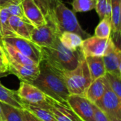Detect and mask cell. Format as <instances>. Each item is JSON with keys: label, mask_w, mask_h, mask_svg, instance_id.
I'll use <instances>...</instances> for the list:
<instances>
[{"label": "cell", "mask_w": 121, "mask_h": 121, "mask_svg": "<svg viewBox=\"0 0 121 121\" xmlns=\"http://www.w3.org/2000/svg\"><path fill=\"white\" fill-rule=\"evenodd\" d=\"M42 12L46 23L53 26L59 35L64 31L78 34L83 39L91 36L84 31L73 11L62 0H34Z\"/></svg>", "instance_id": "6da1fadb"}, {"label": "cell", "mask_w": 121, "mask_h": 121, "mask_svg": "<svg viewBox=\"0 0 121 121\" xmlns=\"http://www.w3.org/2000/svg\"><path fill=\"white\" fill-rule=\"evenodd\" d=\"M39 67L40 73L31 83L55 100L68 104L67 100L70 93L61 71L51 67L43 60H41Z\"/></svg>", "instance_id": "7a4b0ae2"}, {"label": "cell", "mask_w": 121, "mask_h": 121, "mask_svg": "<svg viewBox=\"0 0 121 121\" xmlns=\"http://www.w3.org/2000/svg\"><path fill=\"white\" fill-rule=\"evenodd\" d=\"M41 51L42 60L60 71L75 69L83 56L80 48L72 51L66 48L60 41L59 38L51 46L41 47Z\"/></svg>", "instance_id": "3957f363"}, {"label": "cell", "mask_w": 121, "mask_h": 121, "mask_svg": "<svg viewBox=\"0 0 121 121\" xmlns=\"http://www.w3.org/2000/svg\"><path fill=\"white\" fill-rule=\"evenodd\" d=\"M61 74L70 95L84 96L88 88L93 81L83 55L75 69L61 71Z\"/></svg>", "instance_id": "277c9868"}, {"label": "cell", "mask_w": 121, "mask_h": 121, "mask_svg": "<svg viewBox=\"0 0 121 121\" xmlns=\"http://www.w3.org/2000/svg\"><path fill=\"white\" fill-rule=\"evenodd\" d=\"M17 94L23 103L48 108L51 98L32 83L21 81Z\"/></svg>", "instance_id": "5b68a950"}, {"label": "cell", "mask_w": 121, "mask_h": 121, "mask_svg": "<svg viewBox=\"0 0 121 121\" xmlns=\"http://www.w3.org/2000/svg\"><path fill=\"white\" fill-rule=\"evenodd\" d=\"M115 47V46L110 38H100L93 36L83 39L80 49L84 57H103Z\"/></svg>", "instance_id": "8992f818"}, {"label": "cell", "mask_w": 121, "mask_h": 121, "mask_svg": "<svg viewBox=\"0 0 121 121\" xmlns=\"http://www.w3.org/2000/svg\"><path fill=\"white\" fill-rule=\"evenodd\" d=\"M9 44L15 47L24 56L33 60L37 64H40L42 60L41 47L31 40L22 37H5L2 39Z\"/></svg>", "instance_id": "52a82bcc"}, {"label": "cell", "mask_w": 121, "mask_h": 121, "mask_svg": "<svg viewBox=\"0 0 121 121\" xmlns=\"http://www.w3.org/2000/svg\"><path fill=\"white\" fill-rule=\"evenodd\" d=\"M67 103L82 121H95L93 104L87 98L79 95H69Z\"/></svg>", "instance_id": "ba28073f"}, {"label": "cell", "mask_w": 121, "mask_h": 121, "mask_svg": "<svg viewBox=\"0 0 121 121\" xmlns=\"http://www.w3.org/2000/svg\"><path fill=\"white\" fill-rule=\"evenodd\" d=\"M95 105L109 117L121 119V102L111 89L109 83L103 96Z\"/></svg>", "instance_id": "9c48e42d"}, {"label": "cell", "mask_w": 121, "mask_h": 121, "mask_svg": "<svg viewBox=\"0 0 121 121\" xmlns=\"http://www.w3.org/2000/svg\"><path fill=\"white\" fill-rule=\"evenodd\" d=\"M59 36L56 30L46 23L39 27L33 28L31 33V40L41 47H46L54 43Z\"/></svg>", "instance_id": "30bf717a"}, {"label": "cell", "mask_w": 121, "mask_h": 121, "mask_svg": "<svg viewBox=\"0 0 121 121\" xmlns=\"http://www.w3.org/2000/svg\"><path fill=\"white\" fill-rule=\"evenodd\" d=\"M9 60V73L15 75L21 81L33 83L40 73L39 66H29L19 64L14 60Z\"/></svg>", "instance_id": "8fae6325"}, {"label": "cell", "mask_w": 121, "mask_h": 121, "mask_svg": "<svg viewBox=\"0 0 121 121\" xmlns=\"http://www.w3.org/2000/svg\"><path fill=\"white\" fill-rule=\"evenodd\" d=\"M22 6L28 22L34 27L46 24V19L34 0H22Z\"/></svg>", "instance_id": "7c38bea8"}, {"label": "cell", "mask_w": 121, "mask_h": 121, "mask_svg": "<svg viewBox=\"0 0 121 121\" xmlns=\"http://www.w3.org/2000/svg\"><path fill=\"white\" fill-rule=\"evenodd\" d=\"M48 109L52 112L56 121H79V118L68 104L59 103L51 98Z\"/></svg>", "instance_id": "4fadbf2b"}, {"label": "cell", "mask_w": 121, "mask_h": 121, "mask_svg": "<svg viewBox=\"0 0 121 121\" xmlns=\"http://www.w3.org/2000/svg\"><path fill=\"white\" fill-rule=\"evenodd\" d=\"M108 86V81L105 76L96 78L91 82L84 96L95 104L103 96Z\"/></svg>", "instance_id": "5bb4252c"}, {"label": "cell", "mask_w": 121, "mask_h": 121, "mask_svg": "<svg viewBox=\"0 0 121 121\" xmlns=\"http://www.w3.org/2000/svg\"><path fill=\"white\" fill-rule=\"evenodd\" d=\"M106 73L120 76L119 65L121 60V51L116 46L103 56Z\"/></svg>", "instance_id": "9a60e30c"}, {"label": "cell", "mask_w": 121, "mask_h": 121, "mask_svg": "<svg viewBox=\"0 0 121 121\" xmlns=\"http://www.w3.org/2000/svg\"><path fill=\"white\" fill-rule=\"evenodd\" d=\"M9 24L19 37L31 40V33L34 26L21 18L11 15Z\"/></svg>", "instance_id": "2e32d148"}, {"label": "cell", "mask_w": 121, "mask_h": 121, "mask_svg": "<svg viewBox=\"0 0 121 121\" xmlns=\"http://www.w3.org/2000/svg\"><path fill=\"white\" fill-rule=\"evenodd\" d=\"M85 58L92 81L105 75L106 71L102 56H87Z\"/></svg>", "instance_id": "e0dca14e"}, {"label": "cell", "mask_w": 121, "mask_h": 121, "mask_svg": "<svg viewBox=\"0 0 121 121\" xmlns=\"http://www.w3.org/2000/svg\"><path fill=\"white\" fill-rule=\"evenodd\" d=\"M0 102L17 108L24 109V103L19 98L17 91L9 89L0 82Z\"/></svg>", "instance_id": "ac0fdd59"}, {"label": "cell", "mask_w": 121, "mask_h": 121, "mask_svg": "<svg viewBox=\"0 0 121 121\" xmlns=\"http://www.w3.org/2000/svg\"><path fill=\"white\" fill-rule=\"evenodd\" d=\"M2 45L3 47L7 53V58L9 59H12L14 61L24 64V65H29V66H39L33 60L30 59L29 58L24 56L22 53H21L19 51H18L15 47H14L12 45L9 44V43L2 41Z\"/></svg>", "instance_id": "d6986e66"}, {"label": "cell", "mask_w": 121, "mask_h": 121, "mask_svg": "<svg viewBox=\"0 0 121 121\" xmlns=\"http://www.w3.org/2000/svg\"><path fill=\"white\" fill-rule=\"evenodd\" d=\"M59 40L66 48L72 51H77L80 48L83 39L78 34L64 31L60 34Z\"/></svg>", "instance_id": "ffe728a7"}, {"label": "cell", "mask_w": 121, "mask_h": 121, "mask_svg": "<svg viewBox=\"0 0 121 121\" xmlns=\"http://www.w3.org/2000/svg\"><path fill=\"white\" fill-rule=\"evenodd\" d=\"M111 2V34H121L120 0H110Z\"/></svg>", "instance_id": "44dd1931"}, {"label": "cell", "mask_w": 121, "mask_h": 121, "mask_svg": "<svg viewBox=\"0 0 121 121\" xmlns=\"http://www.w3.org/2000/svg\"><path fill=\"white\" fill-rule=\"evenodd\" d=\"M10 16L11 14L6 7H0V23H1L3 38L18 36L9 24Z\"/></svg>", "instance_id": "7402d4cb"}, {"label": "cell", "mask_w": 121, "mask_h": 121, "mask_svg": "<svg viewBox=\"0 0 121 121\" xmlns=\"http://www.w3.org/2000/svg\"><path fill=\"white\" fill-rule=\"evenodd\" d=\"M24 108L32 112L41 121H56L52 112L46 108L24 103Z\"/></svg>", "instance_id": "603a6c76"}, {"label": "cell", "mask_w": 121, "mask_h": 121, "mask_svg": "<svg viewBox=\"0 0 121 121\" xmlns=\"http://www.w3.org/2000/svg\"><path fill=\"white\" fill-rule=\"evenodd\" d=\"M5 121H24L22 110L12 105L1 103Z\"/></svg>", "instance_id": "cb8c5ba5"}, {"label": "cell", "mask_w": 121, "mask_h": 121, "mask_svg": "<svg viewBox=\"0 0 121 121\" xmlns=\"http://www.w3.org/2000/svg\"><path fill=\"white\" fill-rule=\"evenodd\" d=\"M95 9L100 19H108L111 21L110 0H97Z\"/></svg>", "instance_id": "d4e9b609"}, {"label": "cell", "mask_w": 121, "mask_h": 121, "mask_svg": "<svg viewBox=\"0 0 121 121\" xmlns=\"http://www.w3.org/2000/svg\"><path fill=\"white\" fill-rule=\"evenodd\" d=\"M97 0H73L71 5L73 12H87L95 8Z\"/></svg>", "instance_id": "484cf974"}, {"label": "cell", "mask_w": 121, "mask_h": 121, "mask_svg": "<svg viewBox=\"0 0 121 121\" xmlns=\"http://www.w3.org/2000/svg\"><path fill=\"white\" fill-rule=\"evenodd\" d=\"M112 32L111 21L108 19H100V22L95 29V36L100 38H110Z\"/></svg>", "instance_id": "4316f807"}, {"label": "cell", "mask_w": 121, "mask_h": 121, "mask_svg": "<svg viewBox=\"0 0 121 121\" xmlns=\"http://www.w3.org/2000/svg\"><path fill=\"white\" fill-rule=\"evenodd\" d=\"M105 76L106 77L108 83L111 88V89L113 91V92L115 93L117 97L119 98L120 101L121 102V78L119 76L106 73Z\"/></svg>", "instance_id": "83f0119b"}, {"label": "cell", "mask_w": 121, "mask_h": 121, "mask_svg": "<svg viewBox=\"0 0 121 121\" xmlns=\"http://www.w3.org/2000/svg\"><path fill=\"white\" fill-rule=\"evenodd\" d=\"M7 10L9 11V14L12 16H15V17H18L19 18H21L22 19L27 22L28 23H29L28 22V20L26 19L22 6V2L21 3H12V4H9L7 6L5 7ZM30 24V23H29Z\"/></svg>", "instance_id": "f1b7e54d"}, {"label": "cell", "mask_w": 121, "mask_h": 121, "mask_svg": "<svg viewBox=\"0 0 121 121\" xmlns=\"http://www.w3.org/2000/svg\"><path fill=\"white\" fill-rule=\"evenodd\" d=\"M93 110L95 121H111L110 118L95 104H93Z\"/></svg>", "instance_id": "f546056e"}, {"label": "cell", "mask_w": 121, "mask_h": 121, "mask_svg": "<svg viewBox=\"0 0 121 121\" xmlns=\"http://www.w3.org/2000/svg\"><path fill=\"white\" fill-rule=\"evenodd\" d=\"M22 114H23L24 121H41L32 112H31L30 111L27 110L25 108L22 110Z\"/></svg>", "instance_id": "4dcf8cb0"}, {"label": "cell", "mask_w": 121, "mask_h": 121, "mask_svg": "<svg viewBox=\"0 0 121 121\" xmlns=\"http://www.w3.org/2000/svg\"><path fill=\"white\" fill-rule=\"evenodd\" d=\"M0 73H9V60H6L1 56H0Z\"/></svg>", "instance_id": "1f68e13d"}, {"label": "cell", "mask_w": 121, "mask_h": 121, "mask_svg": "<svg viewBox=\"0 0 121 121\" xmlns=\"http://www.w3.org/2000/svg\"><path fill=\"white\" fill-rule=\"evenodd\" d=\"M22 0H0V7H5L9 4L21 3Z\"/></svg>", "instance_id": "d6a6232c"}, {"label": "cell", "mask_w": 121, "mask_h": 121, "mask_svg": "<svg viewBox=\"0 0 121 121\" xmlns=\"http://www.w3.org/2000/svg\"><path fill=\"white\" fill-rule=\"evenodd\" d=\"M0 56L4 58V59L6 60H8V58H7V53L3 47V45H2V43L0 41Z\"/></svg>", "instance_id": "836d02e7"}, {"label": "cell", "mask_w": 121, "mask_h": 121, "mask_svg": "<svg viewBox=\"0 0 121 121\" xmlns=\"http://www.w3.org/2000/svg\"><path fill=\"white\" fill-rule=\"evenodd\" d=\"M0 121H5L4 115L3 113V110L1 106V102H0Z\"/></svg>", "instance_id": "e575fe53"}, {"label": "cell", "mask_w": 121, "mask_h": 121, "mask_svg": "<svg viewBox=\"0 0 121 121\" xmlns=\"http://www.w3.org/2000/svg\"><path fill=\"white\" fill-rule=\"evenodd\" d=\"M2 39H3V34L2 31V27H1V23H0V41L2 43Z\"/></svg>", "instance_id": "d590c367"}, {"label": "cell", "mask_w": 121, "mask_h": 121, "mask_svg": "<svg viewBox=\"0 0 121 121\" xmlns=\"http://www.w3.org/2000/svg\"><path fill=\"white\" fill-rule=\"evenodd\" d=\"M9 73H0V78H2V77H4V76H7Z\"/></svg>", "instance_id": "8d00e7d4"}, {"label": "cell", "mask_w": 121, "mask_h": 121, "mask_svg": "<svg viewBox=\"0 0 121 121\" xmlns=\"http://www.w3.org/2000/svg\"><path fill=\"white\" fill-rule=\"evenodd\" d=\"M110 120L111 121H121V119H117V118H110Z\"/></svg>", "instance_id": "74e56055"}, {"label": "cell", "mask_w": 121, "mask_h": 121, "mask_svg": "<svg viewBox=\"0 0 121 121\" xmlns=\"http://www.w3.org/2000/svg\"><path fill=\"white\" fill-rule=\"evenodd\" d=\"M119 71H120V76L121 78V60H120V63L119 65Z\"/></svg>", "instance_id": "f35d334b"}, {"label": "cell", "mask_w": 121, "mask_h": 121, "mask_svg": "<svg viewBox=\"0 0 121 121\" xmlns=\"http://www.w3.org/2000/svg\"><path fill=\"white\" fill-rule=\"evenodd\" d=\"M120 7H121V0H120Z\"/></svg>", "instance_id": "ab89813d"}, {"label": "cell", "mask_w": 121, "mask_h": 121, "mask_svg": "<svg viewBox=\"0 0 121 121\" xmlns=\"http://www.w3.org/2000/svg\"><path fill=\"white\" fill-rule=\"evenodd\" d=\"M79 121H82V120H80V119H79Z\"/></svg>", "instance_id": "60d3db41"}]
</instances>
